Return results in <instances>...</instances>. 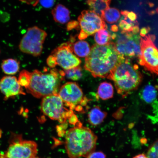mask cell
I'll list each match as a JSON object with an SVG mask.
<instances>
[{"mask_svg": "<svg viewBox=\"0 0 158 158\" xmlns=\"http://www.w3.org/2000/svg\"><path fill=\"white\" fill-rule=\"evenodd\" d=\"M124 58L118 52L112 41L106 45L96 44L86 57L84 68L94 77L109 79Z\"/></svg>", "mask_w": 158, "mask_h": 158, "instance_id": "obj_1", "label": "cell"}, {"mask_svg": "<svg viewBox=\"0 0 158 158\" xmlns=\"http://www.w3.org/2000/svg\"><path fill=\"white\" fill-rule=\"evenodd\" d=\"M98 137L89 128L79 125L67 131L65 146L70 158H86L95 150Z\"/></svg>", "mask_w": 158, "mask_h": 158, "instance_id": "obj_2", "label": "cell"}, {"mask_svg": "<svg viewBox=\"0 0 158 158\" xmlns=\"http://www.w3.org/2000/svg\"><path fill=\"white\" fill-rule=\"evenodd\" d=\"M109 79L114 81L118 93L125 97L138 88L142 76L137 65L125 58L114 69Z\"/></svg>", "mask_w": 158, "mask_h": 158, "instance_id": "obj_3", "label": "cell"}, {"mask_svg": "<svg viewBox=\"0 0 158 158\" xmlns=\"http://www.w3.org/2000/svg\"><path fill=\"white\" fill-rule=\"evenodd\" d=\"M64 76L62 72L58 74L55 69L47 73L35 70L30 73L27 93L37 98H44L49 95L58 94L60 80Z\"/></svg>", "mask_w": 158, "mask_h": 158, "instance_id": "obj_4", "label": "cell"}, {"mask_svg": "<svg viewBox=\"0 0 158 158\" xmlns=\"http://www.w3.org/2000/svg\"><path fill=\"white\" fill-rule=\"evenodd\" d=\"M41 108L44 115L60 123H64L74 114L73 110L66 105L58 94L43 98Z\"/></svg>", "mask_w": 158, "mask_h": 158, "instance_id": "obj_5", "label": "cell"}, {"mask_svg": "<svg viewBox=\"0 0 158 158\" xmlns=\"http://www.w3.org/2000/svg\"><path fill=\"white\" fill-rule=\"evenodd\" d=\"M155 37L151 35L141 37L139 64L150 72L158 75V49L154 44Z\"/></svg>", "mask_w": 158, "mask_h": 158, "instance_id": "obj_6", "label": "cell"}, {"mask_svg": "<svg viewBox=\"0 0 158 158\" xmlns=\"http://www.w3.org/2000/svg\"><path fill=\"white\" fill-rule=\"evenodd\" d=\"M140 35L133 33H114L112 39L118 52L125 57L139 56L140 49Z\"/></svg>", "mask_w": 158, "mask_h": 158, "instance_id": "obj_7", "label": "cell"}, {"mask_svg": "<svg viewBox=\"0 0 158 158\" xmlns=\"http://www.w3.org/2000/svg\"><path fill=\"white\" fill-rule=\"evenodd\" d=\"M47 35L44 31L38 27H30L20 42V50L33 56H39L42 52L43 44Z\"/></svg>", "mask_w": 158, "mask_h": 158, "instance_id": "obj_8", "label": "cell"}, {"mask_svg": "<svg viewBox=\"0 0 158 158\" xmlns=\"http://www.w3.org/2000/svg\"><path fill=\"white\" fill-rule=\"evenodd\" d=\"M78 22L81 31L78 38L83 40L95 34L100 29L107 28L102 17L91 10H85L79 15Z\"/></svg>", "mask_w": 158, "mask_h": 158, "instance_id": "obj_9", "label": "cell"}, {"mask_svg": "<svg viewBox=\"0 0 158 158\" xmlns=\"http://www.w3.org/2000/svg\"><path fill=\"white\" fill-rule=\"evenodd\" d=\"M37 145L35 142L23 140L19 136L12 141L5 153L0 158H31L36 156Z\"/></svg>", "mask_w": 158, "mask_h": 158, "instance_id": "obj_10", "label": "cell"}, {"mask_svg": "<svg viewBox=\"0 0 158 158\" xmlns=\"http://www.w3.org/2000/svg\"><path fill=\"white\" fill-rule=\"evenodd\" d=\"M58 94L66 105L73 110L81 111L82 107L79 105L85 106L86 104L87 99L84 98L81 89L76 82H69L63 85Z\"/></svg>", "mask_w": 158, "mask_h": 158, "instance_id": "obj_11", "label": "cell"}, {"mask_svg": "<svg viewBox=\"0 0 158 158\" xmlns=\"http://www.w3.org/2000/svg\"><path fill=\"white\" fill-rule=\"evenodd\" d=\"M73 44L70 41L61 44L55 49L51 53L56 65L62 67L65 70H69L79 66L80 59L73 52Z\"/></svg>", "mask_w": 158, "mask_h": 158, "instance_id": "obj_12", "label": "cell"}, {"mask_svg": "<svg viewBox=\"0 0 158 158\" xmlns=\"http://www.w3.org/2000/svg\"><path fill=\"white\" fill-rule=\"evenodd\" d=\"M0 92L3 95L4 100L15 98L19 95H25L22 87L15 76H6L0 80Z\"/></svg>", "mask_w": 158, "mask_h": 158, "instance_id": "obj_13", "label": "cell"}, {"mask_svg": "<svg viewBox=\"0 0 158 158\" xmlns=\"http://www.w3.org/2000/svg\"><path fill=\"white\" fill-rule=\"evenodd\" d=\"M121 15L122 17L118 24L120 31L135 34L139 33L140 30L137 15L134 12L127 10L121 11Z\"/></svg>", "mask_w": 158, "mask_h": 158, "instance_id": "obj_14", "label": "cell"}, {"mask_svg": "<svg viewBox=\"0 0 158 158\" xmlns=\"http://www.w3.org/2000/svg\"><path fill=\"white\" fill-rule=\"evenodd\" d=\"M52 14L54 21L61 24H64L70 20V11L64 6L60 4L57 5L52 10Z\"/></svg>", "mask_w": 158, "mask_h": 158, "instance_id": "obj_15", "label": "cell"}, {"mask_svg": "<svg viewBox=\"0 0 158 158\" xmlns=\"http://www.w3.org/2000/svg\"><path fill=\"white\" fill-rule=\"evenodd\" d=\"M107 114L106 112L102 111L98 106H94L88 114V122L93 126H98L104 121Z\"/></svg>", "mask_w": 158, "mask_h": 158, "instance_id": "obj_16", "label": "cell"}, {"mask_svg": "<svg viewBox=\"0 0 158 158\" xmlns=\"http://www.w3.org/2000/svg\"><path fill=\"white\" fill-rule=\"evenodd\" d=\"M1 67L5 74L13 75L19 72L20 67L19 62L16 59H6L2 62Z\"/></svg>", "mask_w": 158, "mask_h": 158, "instance_id": "obj_17", "label": "cell"}, {"mask_svg": "<svg viewBox=\"0 0 158 158\" xmlns=\"http://www.w3.org/2000/svg\"><path fill=\"white\" fill-rule=\"evenodd\" d=\"M112 0H87L86 2L90 10L99 15L106 9L110 7Z\"/></svg>", "mask_w": 158, "mask_h": 158, "instance_id": "obj_18", "label": "cell"}, {"mask_svg": "<svg viewBox=\"0 0 158 158\" xmlns=\"http://www.w3.org/2000/svg\"><path fill=\"white\" fill-rule=\"evenodd\" d=\"M101 17L104 21L110 24H113L119 20L121 14L118 9L109 7L102 13Z\"/></svg>", "mask_w": 158, "mask_h": 158, "instance_id": "obj_19", "label": "cell"}, {"mask_svg": "<svg viewBox=\"0 0 158 158\" xmlns=\"http://www.w3.org/2000/svg\"><path fill=\"white\" fill-rule=\"evenodd\" d=\"M73 51L77 56L84 58L88 56L91 48L89 43L85 41L81 40L73 44Z\"/></svg>", "mask_w": 158, "mask_h": 158, "instance_id": "obj_20", "label": "cell"}, {"mask_svg": "<svg viewBox=\"0 0 158 158\" xmlns=\"http://www.w3.org/2000/svg\"><path fill=\"white\" fill-rule=\"evenodd\" d=\"M94 39L97 44L104 45L112 42L111 34L107 28L102 29L94 34Z\"/></svg>", "mask_w": 158, "mask_h": 158, "instance_id": "obj_21", "label": "cell"}, {"mask_svg": "<svg viewBox=\"0 0 158 158\" xmlns=\"http://www.w3.org/2000/svg\"><path fill=\"white\" fill-rule=\"evenodd\" d=\"M98 94L99 97L103 100H106L113 97L114 88L111 84L103 82L99 86Z\"/></svg>", "mask_w": 158, "mask_h": 158, "instance_id": "obj_22", "label": "cell"}, {"mask_svg": "<svg viewBox=\"0 0 158 158\" xmlns=\"http://www.w3.org/2000/svg\"><path fill=\"white\" fill-rule=\"evenodd\" d=\"M156 89L151 85H148L143 89L142 96L143 100L148 103H152L157 97Z\"/></svg>", "mask_w": 158, "mask_h": 158, "instance_id": "obj_23", "label": "cell"}, {"mask_svg": "<svg viewBox=\"0 0 158 158\" xmlns=\"http://www.w3.org/2000/svg\"><path fill=\"white\" fill-rule=\"evenodd\" d=\"M82 69L78 66L73 68L65 70L64 76L68 79L74 81L79 80L82 76Z\"/></svg>", "mask_w": 158, "mask_h": 158, "instance_id": "obj_24", "label": "cell"}, {"mask_svg": "<svg viewBox=\"0 0 158 158\" xmlns=\"http://www.w3.org/2000/svg\"><path fill=\"white\" fill-rule=\"evenodd\" d=\"M30 73L28 71L23 70L20 73L17 79L20 85L22 87H24L25 89L28 86L29 84Z\"/></svg>", "mask_w": 158, "mask_h": 158, "instance_id": "obj_25", "label": "cell"}, {"mask_svg": "<svg viewBox=\"0 0 158 158\" xmlns=\"http://www.w3.org/2000/svg\"><path fill=\"white\" fill-rule=\"evenodd\" d=\"M147 155L149 158H158V139L150 146Z\"/></svg>", "mask_w": 158, "mask_h": 158, "instance_id": "obj_26", "label": "cell"}, {"mask_svg": "<svg viewBox=\"0 0 158 158\" xmlns=\"http://www.w3.org/2000/svg\"><path fill=\"white\" fill-rule=\"evenodd\" d=\"M41 6L45 8H49L53 6L54 4V0H39Z\"/></svg>", "mask_w": 158, "mask_h": 158, "instance_id": "obj_27", "label": "cell"}, {"mask_svg": "<svg viewBox=\"0 0 158 158\" xmlns=\"http://www.w3.org/2000/svg\"><path fill=\"white\" fill-rule=\"evenodd\" d=\"M106 155L102 152H94L90 154L86 158H106Z\"/></svg>", "mask_w": 158, "mask_h": 158, "instance_id": "obj_28", "label": "cell"}, {"mask_svg": "<svg viewBox=\"0 0 158 158\" xmlns=\"http://www.w3.org/2000/svg\"><path fill=\"white\" fill-rule=\"evenodd\" d=\"M47 64L51 68H54L56 66L54 57L52 55H50L47 58Z\"/></svg>", "mask_w": 158, "mask_h": 158, "instance_id": "obj_29", "label": "cell"}, {"mask_svg": "<svg viewBox=\"0 0 158 158\" xmlns=\"http://www.w3.org/2000/svg\"><path fill=\"white\" fill-rule=\"evenodd\" d=\"M150 28L149 27H144L141 29L140 30L139 35L140 36L143 37L147 35L148 33L149 32Z\"/></svg>", "mask_w": 158, "mask_h": 158, "instance_id": "obj_30", "label": "cell"}, {"mask_svg": "<svg viewBox=\"0 0 158 158\" xmlns=\"http://www.w3.org/2000/svg\"><path fill=\"white\" fill-rule=\"evenodd\" d=\"M69 122L71 123L75 124L78 121V118L77 116L75 114H73L70 118H68Z\"/></svg>", "mask_w": 158, "mask_h": 158, "instance_id": "obj_31", "label": "cell"}, {"mask_svg": "<svg viewBox=\"0 0 158 158\" xmlns=\"http://www.w3.org/2000/svg\"><path fill=\"white\" fill-rule=\"evenodd\" d=\"M133 158H149L147 156V155H145L144 153H141L138 154L135 156H134Z\"/></svg>", "mask_w": 158, "mask_h": 158, "instance_id": "obj_32", "label": "cell"}, {"mask_svg": "<svg viewBox=\"0 0 158 158\" xmlns=\"http://www.w3.org/2000/svg\"><path fill=\"white\" fill-rule=\"evenodd\" d=\"M111 30L114 33H117L118 31V28L117 25H114L112 26Z\"/></svg>", "mask_w": 158, "mask_h": 158, "instance_id": "obj_33", "label": "cell"}, {"mask_svg": "<svg viewBox=\"0 0 158 158\" xmlns=\"http://www.w3.org/2000/svg\"><path fill=\"white\" fill-rule=\"evenodd\" d=\"M156 12H157V13H158V7L156 9Z\"/></svg>", "mask_w": 158, "mask_h": 158, "instance_id": "obj_34", "label": "cell"}, {"mask_svg": "<svg viewBox=\"0 0 158 158\" xmlns=\"http://www.w3.org/2000/svg\"><path fill=\"white\" fill-rule=\"evenodd\" d=\"M39 158V157H37L36 156H35V157H32V158Z\"/></svg>", "mask_w": 158, "mask_h": 158, "instance_id": "obj_35", "label": "cell"}, {"mask_svg": "<svg viewBox=\"0 0 158 158\" xmlns=\"http://www.w3.org/2000/svg\"><path fill=\"white\" fill-rule=\"evenodd\" d=\"M0 54H1V50H0Z\"/></svg>", "mask_w": 158, "mask_h": 158, "instance_id": "obj_36", "label": "cell"}]
</instances>
